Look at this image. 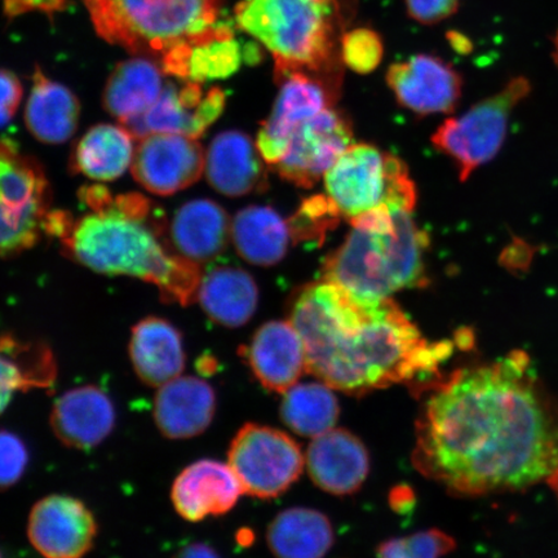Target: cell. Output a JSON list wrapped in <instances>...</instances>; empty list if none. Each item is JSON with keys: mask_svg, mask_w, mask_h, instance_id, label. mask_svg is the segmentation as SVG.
Here are the masks:
<instances>
[{"mask_svg": "<svg viewBox=\"0 0 558 558\" xmlns=\"http://www.w3.org/2000/svg\"><path fill=\"white\" fill-rule=\"evenodd\" d=\"M415 469L463 497L520 490L558 471V402L523 351L457 369L430 389Z\"/></svg>", "mask_w": 558, "mask_h": 558, "instance_id": "cell-1", "label": "cell"}, {"mask_svg": "<svg viewBox=\"0 0 558 558\" xmlns=\"http://www.w3.org/2000/svg\"><path fill=\"white\" fill-rule=\"evenodd\" d=\"M289 320L303 339L306 372L333 390L364 396L409 384L422 393L442 380L451 341H429L392 299L365 302L340 286H303L290 300Z\"/></svg>", "mask_w": 558, "mask_h": 558, "instance_id": "cell-2", "label": "cell"}, {"mask_svg": "<svg viewBox=\"0 0 558 558\" xmlns=\"http://www.w3.org/2000/svg\"><path fill=\"white\" fill-rule=\"evenodd\" d=\"M89 211L80 219L53 211L46 233L59 236L70 257L109 276H130L157 286L166 302L197 300L199 265L172 253L167 220L142 194L113 195L100 185L80 193Z\"/></svg>", "mask_w": 558, "mask_h": 558, "instance_id": "cell-3", "label": "cell"}, {"mask_svg": "<svg viewBox=\"0 0 558 558\" xmlns=\"http://www.w3.org/2000/svg\"><path fill=\"white\" fill-rule=\"evenodd\" d=\"M234 16L241 31L274 54L276 75L305 73L339 89V0H244Z\"/></svg>", "mask_w": 558, "mask_h": 558, "instance_id": "cell-4", "label": "cell"}, {"mask_svg": "<svg viewBox=\"0 0 558 558\" xmlns=\"http://www.w3.org/2000/svg\"><path fill=\"white\" fill-rule=\"evenodd\" d=\"M108 44L150 60L230 31L219 23L226 0H83Z\"/></svg>", "mask_w": 558, "mask_h": 558, "instance_id": "cell-5", "label": "cell"}, {"mask_svg": "<svg viewBox=\"0 0 558 558\" xmlns=\"http://www.w3.org/2000/svg\"><path fill=\"white\" fill-rule=\"evenodd\" d=\"M393 213L395 230L381 234L352 229L343 244L324 263V281L340 286L354 298L379 302L403 289L423 288L424 251L429 236L413 216L401 208Z\"/></svg>", "mask_w": 558, "mask_h": 558, "instance_id": "cell-6", "label": "cell"}, {"mask_svg": "<svg viewBox=\"0 0 558 558\" xmlns=\"http://www.w3.org/2000/svg\"><path fill=\"white\" fill-rule=\"evenodd\" d=\"M325 186L327 197L349 220L383 204L404 209L416 205V187L408 166L374 145L349 146L326 172Z\"/></svg>", "mask_w": 558, "mask_h": 558, "instance_id": "cell-7", "label": "cell"}, {"mask_svg": "<svg viewBox=\"0 0 558 558\" xmlns=\"http://www.w3.org/2000/svg\"><path fill=\"white\" fill-rule=\"evenodd\" d=\"M532 93L525 76H515L498 94L487 97L463 116L449 118L432 143L457 165L460 181L498 155L507 137L508 123L518 105Z\"/></svg>", "mask_w": 558, "mask_h": 558, "instance_id": "cell-8", "label": "cell"}, {"mask_svg": "<svg viewBox=\"0 0 558 558\" xmlns=\"http://www.w3.org/2000/svg\"><path fill=\"white\" fill-rule=\"evenodd\" d=\"M50 215V186L41 167L0 140V256L33 247Z\"/></svg>", "mask_w": 558, "mask_h": 558, "instance_id": "cell-9", "label": "cell"}, {"mask_svg": "<svg viewBox=\"0 0 558 558\" xmlns=\"http://www.w3.org/2000/svg\"><path fill=\"white\" fill-rule=\"evenodd\" d=\"M228 462L244 494L275 499L302 476L305 457L295 439L284 432L247 423L230 442Z\"/></svg>", "mask_w": 558, "mask_h": 558, "instance_id": "cell-10", "label": "cell"}, {"mask_svg": "<svg viewBox=\"0 0 558 558\" xmlns=\"http://www.w3.org/2000/svg\"><path fill=\"white\" fill-rule=\"evenodd\" d=\"M352 140L348 118L327 108L299 125L284 157L271 169L289 183L310 190L344 155Z\"/></svg>", "mask_w": 558, "mask_h": 558, "instance_id": "cell-11", "label": "cell"}, {"mask_svg": "<svg viewBox=\"0 0 558 558\" xmlns=\"http://www.w3.org/2000/svg\"><path fill=\"white\" fill-rule=\"evenodd\" d=\"M279 94L274 110L257 134V150L264 162L275 167L289 149L290 138L300 124L333 107L339 89L305 73L276 75Z\"/></svg>", "mask_w": 558, "mask_h": 558, "instance_id": "cell-12", "label": "cell"}, {"mask_svg": "<svg viewBox=\"0 0 558 558\" xmlns=\"http://www.w3.org/2000/svg\"><path fill=\"white\" fill-rule=\"evenodd\" d=\"M226 100V93L220 87L205 90L201 83L166 82L150 109L123 128L138 140L160 132L199 138L218 121Z\"/></svg>", "mask_w": 558, "mask_h": 558, "instance_id": "cell-13", "label": "cell"}, {"mask_svg": "<svg viewBox=\"0 0 558 558\" xmlns=\"http://www.w3.org/2000/svg\"><path fill=\"white\" fill-rule=\"evenodd\" d=\"M26 532L44 558H83L94 548L99 525L82 500L52 494L33 506Z\"/></svg>", "mask_w": 558, "mask_h": 558, "instance_id": "cell-14", "label": "cell"}, {"mask_svg": "<svg viewBox=\"0 0 558 558\" xmlns=\"http://www.w3.org/2000/svg\"><path fill=\"white\" fill-rule=\"evenodd\" d=\"M205 166L198 138L160 132L140 138L131 171L145 191L167 197L198 181Z\"/></svg>", "mask_w": 558, "mask_h": 558, "instance_id": "cell-15", "label": "cell"}, {"mask_svg": "<svg viewBox=\"0 0 558 558\" xmlns=\"http://www.w3.org/2000/svg\"><path fill=\"white\" fill-rule=\"evenodd\" d=\"M387 83L401 107L418 116L451 113L462 96L463 82L457 70L430 54L390 65Z\"/></svg>", "mask_w": 558, "mask_h": 558, "instance_id": "cell-16", "label": "cell"}, {"mask_svg": "<svg viewBox=\"0 0 558 558\" xmlns=\"http://www.w3.org/2000/svg\"><path fill=\"white\" fill-rule=\"evenodd\" d=\"M305 466L320 490L347 497L357 493L368 477L369 453L364 442L343 428L314 437L305 453Z\"/></svg>", "mask_w": 558, "mask_h": 558, "instance_id": "cell-17", "label": "cell"}, {"mask_svg": "<svg viewBox=\"0 0 558 558\" xmlns=\"http://www.w3.org/2000/svg\"><path fill=\"white\" fill-rule=\"evenodd\" d=\"M243 493L229 464L202 459L179 473L171 487V501L180 518L201 522L232 511Z\"/></svg>", "mask_w": 558, "mask_h": 558, "instance_id": "cell-18", "label": "cell"}, {"mask_svg": "<svg viewBox=\"0 0 558 558\" xmlns=\"http://www.w3.org/2000/svg\"><path fill=\"white\" fill-rule=\"evenodd\" d=\"M257 381L270 392L286 393L306 372L302 337L290 320H270L241 349Z\"/></svg>", "mask_w": 558, "mask_h": 558, "instance_id": "cell-19", "label": "cell"}, {"mask_svg": "<svg viewBox=\"0 0 558 558\" xmlns=\"http://www.w3.org/2000/svg\"><path fill=\"white\" fill-rule=\"evenodd\" d=\"M116 408L104 389L82 386L68 390L56 400L51 428L61 444L75 450H93L116 427Z\"/></svg>", "mask_w": 558, "mask_h": 558, "instance_id": "cell-20", "label": "cell"}, {"mask_svg": "<svg viewBox=\"0 0 558 558\" xmlns=\"http://www.w3.org/2000/svg\"><path fill=\"white\" fill-rule=\"evenodd\" d=\"M216 393L197 376H179L158 388L153 416L166 438L187 439L207 430L216 414Z\"/></svg>", "mask_w": 558, "mask_h": 558, "instance_id": "cell-21", "label": "cell"}, {"mask_svg": "<svg viewBox=\"0 0 558 558\" xmlns=\"http://www.w3.org/2000/svg\"><path fill=\"white\" fill-rule=\"evenodd\" d=\"M206 177L216 192L227 197L267 190V171L257 146L241 131L216 136L206 153Z\"/></svg>", "mask_w": 558, "mask_h": 558, "instance_id": "cell-22", "label": "cell"}, {"mask_svg": "<svg viewBox=\"0 0 558 558\" xmlns=\"http://www.w3.org/2000/svg\"><path fill=\"white\" fill-rule=\"evenodd\" d=\"M129 351L132 367L145 386L158 389L184 373L183 335L167 319L140 320L132 329Z\"/></svg>", "mask_w": 558, "mask_h": 558, "instance_id": "cell-23", "label": "cell"}, {"mask_svg": "<svg viewBox=\"0 0 558 558\" xmlns=\"http://www.w3.org/2000/svg\"><path fill=\"white\" fill-rule=\"evenodd\" d=\"M232 221L211 199H193L174 214L169 228L171 247L195 264L211 262L226 250Z\"/></svg>", "mask_w": 558, "mask_h": 558, "instance_id": "cell-24", "label": "cell"}, {"mask_svg": "<svg viewBox=\"0 0 558 558\" xmlns=\"http://www.w3.org/2000/svg\"><path fill=\"white\" fill-rule=\"evenodd\" d=\"M81 104L64 85L47 78L40 69L35 70L33 88L25 108V123L31 134L40 143H66L78 129Z\"/></svg>", "mask_w": 558, "mask_h": 558, "instance_id": "cell-25", "label": "cell"}, {"mask_svg": "<svg viewBox=\"0 0 558 558\" xmlns=\"http://www.w3.org/2000/svg\"><path fill=\"white\" fill-rule=\"evenodd\" d=\"M197 299L209 319L235 329L253 318L259 289L246 270L216 267L202 277Z\"/></svg>", "mask_w": 558, "mask_h": 558, "instance_id": "cell-26", "label": "cell"}, {"mask_svg": "<svg viewBox=\"0 0 558 558\" xmlns=\"http://www.w3.org/2000/svg\"><path fill=\"white\" fill-rule=\"evenodd\" d=\"M166 74L150 59L121 62L104 88V108L122 125L143 117L155 104L166 85Z\"/></svg>", "mask_w": 558, "mask_h": 558, "instance_id": "cell-27", "label": "cell"}, {"mask_svg": "<svg viewBox=\"0 0 558 558\" xmlns=\"http://www.w3.org/2000/svg\"><path fill=\"white\" fill-rule=\"evenodd\" d=\"M230 239L244 260L270 267L283 259L292 241L289 220L268 206L241 209L232 221Z\"/></svg>", "mask_w": 558, "mask_h": 558, "instance_id": "cell-28", "label": "cell"}, {"mask_svg": "<svg viewBox=\"0 0 558 558\" xmlns=\"http://www.w3.org/2000/svg\"><path fill=\"white\" fill-rule=\"evenodd\" d=\"M134 136L123 125L97 124L74 145L70 169L90 180L114 181L134 160Z\"/></svg>", "mask_w": 558, "mask_h": 558, "instance_id": "cell-29", "label": "cell"}, {"mask_svg": "<svg viewBox=\"0 0 558 558\" xmlns=\"http://www.w3.org/2000/svg\"><path fill=\"white\" fill-rule=\"evenodd\" d=\"M331 521L317 509H286L270 522L267 542L276 558H324L333 546Z\"/></svg>", "mask_w": 558, "mask_h": 558, "instance_id": "cell-30", "label": "cell"}, {"mask_svg": "<svg viewBox=\"0 0 558 558\" xmlns=\"http://www.w3.org/2000/svg\"><path fill=\"white\" fill-rule=\"evenodd\" d=\"M242 52L229 31L199 45L181 48L159 61L160 69L174 80L204 83L225 80L240 69Z\"/></svg>", "mask_w": 558, "mask_h": 558, "instance_id": "cell-31", "label": "cell"}, {"mask_svg": "<svg viewBox=\"0 0 558 558\" xmlns=\"http://www.w3.org/2000/svg\"><path fill=\"white\" fill-rule=\"evenodd\" d=\"M332 388L325 383L296 384L284 393L281 418L294 434L317 437L337 424L340 407Z\"/></svg>", "mask_w": 558, "mask_h": 558, "instance_id": "cell-32", "label": "cell"}, {"mask_svg": "<svg viewBox=\"0 0 558 558\" xmlns=\"http://www.w3.org/2000/svg\"><path fill=\"white\" fill-rule=\"evenodd\" d=\"M16 345L12 339H0V414L9 408L20 390L50 386L54 378L52 355L44 349L34 352Z\"/></svg>", "mask_w": 558, "mask_h": 558, "instance_id": "cell-33", "label": "cell"}, {"mask_svg": "<svg viewBox=\"0 0 558 558\" xmlns=\"http://www.w3.org/2000/svg\"><path fill=\"white\" fill-rule=\"evenodd\" d=\"M341 215L326 195H314L303 201L296 214L289 219L292 241H323L327 232L339 225Z\"/></svg>", "mask_w": 558, "mask_h": 558, "instance_id": "cell-34", "label": "cell"}, {"mask_svg": "<svg viewBox=\"0 0 558 558\" xmlns=\"http://www.w3.org/2000/svg\"><path fill=\"white\" fill-rule=\"evenodd\" d=\"M452 536L430 529L380 544L378 558H441L456 549Z\"/></svg>", "mask_w": 558, "mask_h": 558, "instance_id": "cell-35", "label": "cell"}, {"mask_svg": "<svg viewBox=\"0 0 558 558\" xmlns=\"http://www.w3.org/2000/svg\"><path fill=\"white\" fill-rule=\"evenodd\" d=\"M383 54V39L369 27H355L341 37L340 59L343 65L353 70L354 73H373L380 65Z\"/></svg>", "mask_w": 558, "mask_h": 558, "instance_id": "cell-36", "label": "cell"}, {"mask_svg": "<svg viewBox=\"0 0 558 558\" xmlns=\"http://www.w3.org/2000/svg\"><path fill=\"white\" fill-rule=\"evenodd\" d=\"M29 465V450L11 430H0V490L15 486Z\"/></svg>", "mask_w": 558, "mask_h": 558, "instance_id": "cell-37", "label": "cell"}, {"mask_svg": "<svg viewBox=\"0 0 558 558\" xmlns=\"http://www.w3.org/2000/svg\"><path fill=\"white\" fill-rule=\"evenodd\" d=\"M463 0H404L409 16L423 25H435L449 19Z\"/></svg>", "mask_w": 558, "mask_h": 558, "instance_id": "cell-38", "label": "cell"}, {"mask_svg": "<svg viewBox=\"0 0 558 558\" xmlns=\"http://www.w3.org/2000/svg\"><path fill=\"white\" fill-rule=\"evenodd\" d=\"M23 99V86L17 76L7 70H0V128L15 117Z\"/></svg>", "mask_w": 558, "mask_h": 558, "instance_id": "cell-39", "label": "cell"}, {"mask_svg": "<svg viewBox=\"0 0 558 558\" xmlns=\"http://www.w3.org/2000/svg\"><path fill=\"white\" fill-rule=\"evenodd\" d=\"M352 228L367 230V232L388 234L395 230L392 209L386 204L376 206L349 220Z\"/></svg>", "mask_w": 558, "mask_h": 558, "instance_id": "cell-40", "label": "cell"}, {"mask_svg": "<svg viewBox=\"0 0 558 558\" xmlns=\"http://www.w3.org/2000/svg\"><path fill=\"white\" fill-rule=\"evenodd\" d=\"M172 558H221V556L206 543H192L181 548Z\"/></svg>", "mask_w": 558, "mask_h": 558, "instance_id": "cell-41", "label": "cell"}, {"mask_svg": "<svg viewBox=\"0 0 558 558\" xmlns=\"http://www.w3.org/2000/svg\"><path fill=\"white\" fill-rule=\"evenodd\" d=\"M5 10L7 11H23L26 9H37V7H41V10L50 9L51 0H4Z\"/></svg>", "mask_w": 558, "mask_h": 558, "instance_id": "cell-42", "label": "cell"}, {"mask_svg": "<svg viewBox=\"0 0 558 558\" xmlns=\"http://www.w3.org/2000/svg\"><path fill=\"white\" fill-rule=\"evenodd\" d=\"M390 501H392V507L395 509H404L409 504H413V492L408 490V488L400 487L396 488L390 495Z\"/></svg>", "mask_w": 558, "mask_h": 558, "instance_id": "cell-43", "label": "cell"}, {"mask_svg": "<svg viewBox=\"0 0 558 558\" xmlns=\"http://www.w3.org/2000/svg\"><path fill=\"white\" fill-rule=\"evenodd\" d=\"M547 483L550 485V487L554 488V492L557 495L558 498V471L554 474L553 477H550Z\"/></svg>", "mask_w": 558, "mask_h": 558, "instance_id": "cell-44", "label": "cell"}, {"mask_svg": "<svg viewBox=\"0 0 558 558\" xmlns=\"http://www.w3.org/2000/svg\"><path fill=\"white\" fill-rule=\"evenodd\" d=\"M554 58H555L556 64L558 65V33H557L556 38H555Z\"/></svg>", "mask_w": 558, "mask_h": 558, "instance_id": "cell-45", "label": "cell"}, {"mask_svg": "<svg viewBox=\"0 0 558 558\" xmlns=\"http://www.w3.org/2000/svg\"><path fill=\"white\" fill-rule=\"evenodd\" d=\"M0 558H3V557H2V554H0Z\"/></svg>", "mask_w": 558, "mask_h": 558, "instance_id": "cell-46", "label": "cell"}]
</instances>
